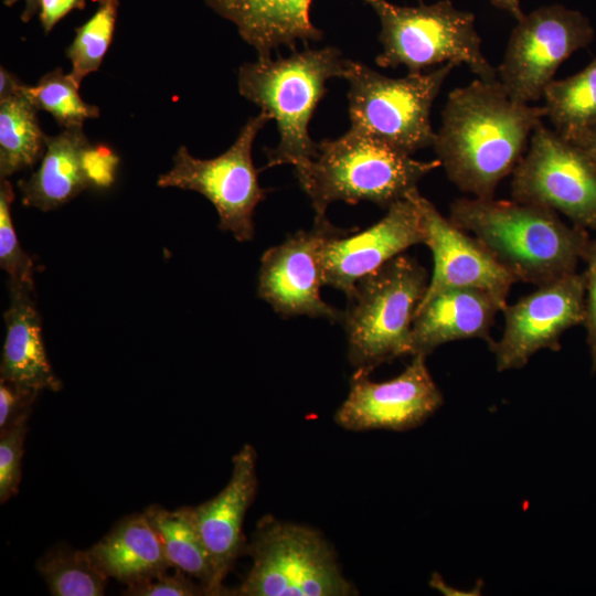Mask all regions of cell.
<instances>
[{
    "instance_id": "6da1fadb",
    "label": "cell",
    "mask_w": 596,
    "mask_h": 596,
    "mask_svg": "<svg viewBox=\"0 0 596 596\" xmlns=\"http://www.w3.org/2000/svg\"><path fill=\"white\" fill-rule=\"evenodd\" d=\"M544 117V106L514 102L498 79L476 78L449 93L433 148L459 190L493 199Z\"/></svg>"
},
{
    "instance_id": "7a4b0ae2",
    "label": "cell",
    "mask_w": 596,
    "mask_h": 596,
    "mask_svg": "<svg viewBox=\"0 0 596 596\" xmlns=\"http://www.w3.org/2000/svg\"><path fill=\"white\" fill-rule=\"evenodd\" d=\"M450 221L479 240L517 279L535 286L576 272L590 242L556 211L515 200L456 199Z\"/></svg>"
},
{
    "instance_id": "3957f363",
    "label": "cell",
    "mask_w": 596,
    "mask_h": 596,
    "mask_svg": "<svg viewBox=\"0 0 596 596\" xmlns=\"http://www.w3.org/2000/svg\"><path fill=\"white\" fill-rule=\"evenodd\" d=\"M438 167V159L416 160L350 128L336 139L318 142L317 156L296 166L295 173L316 216H324L337 201H369L389 209L417 190L419 180Z\"/></svg>"
},
{
    "instance_id": "277c9868",
    "label": "cell",
    "mask_w": 596,
    "mask_h": 596,
    "mask_svg": "<svg viewBox=\"0 0 596 596\" xmlns=\"http://www.w3.org/2000/svg\"><path fill=\"white\" fill-rule=\"evenodd\" d=\"M347 58L337 47L306 49L288 57L257 58L238 70L240 94L276 120L278 145L266 151L267 168L294 167L318 153L308 131L312 115L327 93L326 84L343 78Z\"/></svg>"
},
{
    "instance_id": "5b68a950",
    "label": "cell",
    "mask_w": 596,
    "mask_h": 596,
    "mask_svg": "<svg viewBox=\"0 0 596 596\" xmlns=\"http://www.w3.org/2000/svg\"><path fill=\"white\" fill-rule=\"evenodd\" d=\"M428 283L426 269L403 254L356 283L341 320L355 373L412 355L413 321Z\"/></svg>"
},
{
    "instance_id": "8992f818",
    "label": "cell",
    "mask_w": 596,
    "mask_h": 596,
    "mask_svg": "<svg viewBox=\"0 0 596 596\" xmlns=\"http://www.w3.org/2000/svg\"><path fill=\"white\" fill-rule=\"evenodd\" d=\"M380 19L381 67L405 66L409 74L423 73L445 63L461 64L483 81L498 79L481 50V38L469 11L455 8L450 0L417 7H401L387 0H362Z\"/></svg>"
},
{
    "instance_id": "52a82bcc",
    "label": "cell",
    "mask_w": 596,
    "mask_h": 596,
    "mask_svg": "<svg viewBox=\"0 0 596 596\" xmlns=\"http://www.w3.org/2000/svg\"><path fill=\"white\" fill-rule=\"evenodd\" d=\"M456 66L445 63L427 73L392 78L347 58L350 128L408 155L433 147L432 107Z\"/></svg>"
},
{
    "instance_id": "ba28073f",
    "label": "cell",
    "mask_w": 596,
    "mask_h": 596,
    "mask_svg": "<svg viewBox=\"0 0 596 596\" xmlns=\"http://www.w3.org/2000/svg\"><path fill=\"white\" fill-rule=\"evenodd\" d=\"M244 554L252 567L230 595L349 596L356 589L343 576L333 549L316 530L262 519Z\"/></svg>"
},
{
    "instance_id": "9c48e42d",
    "label": "cell",
    "mask_w": 596,
    "mask_h": 596,
    "mask_svg": "<svg viewBox=\"0 0 596 596\" xmlns=\"http://www.w3.org/2000/svg\"><path fill=\"white\" fill-rule=\"evenodd\" d=\"M269 119L272 116L265 110L251 117L234 143L212 159H198L180 146L172 168L159 175L157 185L201 193L214 205L220 230L232 233L238 242L253 240L255 209L266 198V190L259 185L252 149Z\"/></svg>"
},
{
    "instance_id": "30bf717a",
    "label": "cell",
    "mask_w": 596,
    "mask_h": 596,
    "mask_svg": "<svg viewBox=\"0 0 596 596\" xmlns=\"http://www.w3.org/2000/svg\"><path fill=\"white\" fill-rule=\"evenodd\" d=\"M590 21L562 4L543 6L517 21L498 81L511 99L531 104L543 98L561 64L594 39Z\"/></svg>"
},
{
    "instance_id": "8fae6325",
    "label": "cell",
    "mask_w": 596,
    "mask_h": 596,
    "mask_svg": "<svg viewBox=\"0 0 596 596\" xmlns=\"http://www.w3.org/2000/svg\"><path fill=\"white\" fill-rule=\"evenodd\" d=\"M512 199L550 207L596 230V168L585 153L540 123L512 172Z\"/></svg>"
},
{
    "instance_id": "7c38bea8",
    "label": "cell",
    "mask_w": 596,
    "mask_h": 596,
    "mask_svg": "<svg viewBox=\"0 0 596 596\" xmlns=\"http://www.w3.org/2000/svg\"><path fill=\"white\" fill-rule=\"evenodd\" d=\"M344 230L327 216H316L309 231L300 230L260 258L258 296L281 317L308 316L341 321L343 312L320 296L324 244Z\"/></svg>"
},
{
    "instance_id": "4fadbf2b",
    "label": "cell",
    "mask_w": 596,
    "mask_h": 596,
    "mask_svg": "<svg viewBox=\"0 0 596 596\" xmlns=\"http://www.w3.org/2000/svg\"><path fill=\"white\" fill-rule=\"evenodd\" d=\"M585 277L571 273L505 306L504 329L489 345L499 372L523 368L542 349L560 350V338L585 319Z\"/></svg>"
},
{
    "instance_id": "5bb4252c",
    "label": "cell",
    "mask_w": 596,
    "mask_h": 596,
    "mask_svg": "<svg viewBox=\"0 0 596 596\" xmlns=\"http://www.w3.org/2000/svg\"><path fill=\"white\" fill-rule=\"evenodd\" d=\"M443 403L426 356L416 354L400 375L385 382H373L369 374L354 372L349 394L336 412L334 421L352 432H404L423 424Z\"/></svg>"
},
{
    "instance_id": "9a60e30c",
    "label": "cell",
    "mask_w": 596,
    "mask_h": 596,
    "mask_svg": "<svg viewBox=\"0 0 596 596\" xmlns=\"http://www.w3.org/2000/svg\"><path fill=\"white\" fill-rule=\"evenodd\" d=\"M407 196L415 202L432 252L434 270L422 301L454 288H478L507 304L517 279L493 257L487 247L468 232L446 219L418 190Z\"/></svg>"
},
{
    "instance_id": "2e32d148",
    "label": "cell",
    "mask_w": 596,
    "mask_h": 596,
    "mask_svg": "<svg viewBox=\"0 0 596 596\" xmlns=\"http://www.w3.org/2000/svg\"><path fill=\"white\" fill-rule=\"evenodd\" d=\"M45 143L39 169L18 183L23 205L51 211L88 188L113 183L118 157L108 147L93 146L83 126L46 136Z\"/></svg>"
},
{
    "instance_id": "e0dca14e",
    "label": "cell",
    "mask_w": 596,
    "mask_h": 596,
    "mask_svg": "<svg viewBox=\"0 0 596 596\" xmlns=\"http://www.w3.org/2000/svg\"><path fill=\"white\" fill-rule=\"evenodd\" d=\"M330 238L322 251V281L347 297L356 283L408 247L424 243L418 209L409 196L393 203L377 223L356 234Z\"/></svg>"
},
{
    "instance_id": "ac0fdd59",
    "label": "cell",
    "mask_w": 596,
    "mask_h": 596,
    "mask_svg": "<svg viewBox=\"0 0 596 596\" xmlns=\"http://www.w3.org/2000/svg\"><path fill=\"white\" fill-rule=\"evenodd\" d=\"M256 459L254 447L244 445L233 457L232 475L222 491L202 504L189 507L222 584L247 544L242 530L257 490Z\"/></svg>"
},
{
    "instance_id": "d6986e66",
    "label": "cell",
    "mask_w": 596,
    "mask_h": 596,
    "mask_svg": "<svg viewBox=\"0 0 596 596\" xmlns=\"http://www.w3.org/2000/svg\"><path fill=\"white\" fill-rule=\"evenodd\" d=\"M507 304L478 288H454L421 301L412 328V355L427 356L438 347L462 339L492 342L490 330Z\"/></svg>"
},
{
    "instance_id": "ffe728a7",
    "label": "cell",
    "mask_w": 596,
    "mask_h": 596,
    "mask_svg": "<svg viewBox=\"0 0 596 596\" xmlns=\"http://www.w3.org/2000/svg\"><path fill=\"white\" fill-rule=\"evenodd\" d=\"M216 13L235 24L241 38L258 58L270 57L286 45L292 51L301 41H320L323 33L310 20L313 0H204Z\"/></svg>"
},
{
    "instance_id": "44dd1931",
    "label": "cell",
    "mask_w": 596,
    "mask_h": 596,
    "mask_svg": "<svg viewBox=\"0 0 596 596\" xmlns=\"http://www.w3.org/2000/svg\"><path fill=\"white\" fill-rule=\"evenodd\" d=\"M9 291L10 305L3 315L6 338L0 379L36 392H56L62 384L46 356L33 287L9 285Z\"/></svg>"
},
{
    "instance_id": "7402d4cb",
    "label": "cell",
    "mask_w": 596,
    "mask_h": 596,
    "mask_svg": "<svg viewBox=\"0 0 596 596\" xmlns=\"http://www.w3.org/2000/svg\"><path fill=\"white\" fill-rule=\"evenodd\" d=\"M87 551L104 574L127 585L148 581L171 567L145 512L118 521Z\"/></svg>"
},
{
    "instance_id": "603a6c76",
    "label": "cell",
    "mask_w": 596,
    "mask_h": 596,
    "mask_svg": "<svg viewBox=\"0 0 596 596\" xmlns=\"http://www.w3.org/2000/svg\"><path fill=\"white\" fill-rule=\"evenodd\" d=\"M157 531L171 567L201 583L209 596L230 595L219 581L212 558L192 521L189 507L170 511L160 504L145 510Z\"/></svg>"
},
{
    "instance_id": "cb8c5ba5",
    "label": "cell",
    "mask_w": 596,
    "mask_h": 596,
    "mask_svg": "<svg viewBox=\"0 0 596 596\" xmlns=\"http://www.w3.org/2000/svg\"><path fill=\"white\" fill-rule=\"evenodd\" d=\"M23 85L20 92L0 98L1 179L33 167L46 149L38 109L24 94Z\"/></svg>"
},
{
    "instance_id": "d4e9b609",
    "label": "cell",
    "mask_w": 596,
    "mask_h": 596,
    "mask_svg": "<svg viewBox=\"0 0 596 596\" xmlns=\"http://www.w3.org/2000/svg\"><path fill=\"white\" fill-rule=\"evenodd\" d=\"M543 98L546 117L563 138L571 141L596 125V57L581 72L553 79Z\"/></svg>"
},
{
    "instance_id": "484cf974",
    "label": "cell",
    "mask_w": 596,
    "mask_h": 596,
    "mask_svg": "<svg viewBox=\"0 0 596 596\" xmlns=\"http://www.w3.org/2000/svg\"><path fill=\"white\" fill-rule=\"evenodd\" d=\"M36 568L54 596H102L109 578L87 550L67 545L49 550L39 558Z\"/></svg>"
},
{
    "instance_id": "4316f807",
    "label": "cell",
    "mask_w": 596,
    "mask_h": 596,
    "mask_svg": "<svg viewBox=\"0 0 596 596\" xmlns=\"http://www.w3.org/2000/svg\"><path fill=\"white\" fill-rule=\"evenodd\" d=\"M79 85L61 67L46 73L33 85H23V92L38 110L51 114L62 128L83 126L85 120L98 118L100 109L85 103Z\"/></svg>"
},
{
    "instance_id": "83f0119b",
    "label": "cell",
    "mask_w": 596,
    "mask_h": 596,
    "mask_svg": "<svg viewBox=\"0 0 596 596\" xmlns=\"http://www.w3.org/2000/svg\"><path fill=\"white\" fill-rule=\"evenodd\" d=\"M93 15L75 29V38L66 47L71 61V77L81 86L82 81L96 72L111 44L119 0H95Z\"/></svg>"
},
{
    "instance_id": "f1b7e54d",
    "label": "cell",
    "mask_w": 596,
    "mask_h": 596,
    "mask_svg": "<svg viewBox=\"0 0 596 596\" xmlns=\"http://www.w3.org/2000/svg\"><path fill=\"white\" fill-rule=\"evenodd\" d=\"M14 200L8 179L0 182V266L9 276V285L33 287V262L22 249L11 216Z\"/></svg>"
},
{
    "instance_id": "f546056e",
    "label": "cell",
    "mask_w": 596,
    "mask_h": 596,
    "mask_svg": "<svg viewBox=\"0 0 596 596\" xmlns=\"http://www.w3.org/2000/svg\"><path fill=\"white\" fill-rule=\"evenodd\" d=\"M25 416L0 433V502L6 503L19 491L22 476L23 446L28 432Z\"/></svg>"
},
{
    "instance_id": "4dcf8cb0",
    "label": "cell",
    "mask_w": 596,
    "mask_h": 596,
    "mask_svg": "<svg viewBox=\"0 0 596 596\" xmlns=\"http://www.w3.org/2000/svg\"><path fill=\"white\" fill-rule=\"evenodd\" d=\"M175 568L174 574L167 571L141 583L128 585L124 595L128 596H202L209 593L201 583Z\"/></svg>"
},
{
    "instance_id": "1f68e13d",
    "label": "cell",
    "mask_w": 596,
    "mask_h": 596,
    "mask_svg": "<svg viewBox=\"0 0 596 596\" xmlns=\"http://www.w3.org/2000/svg\"><path fill=\"white\" fill-rule=\"evenodd\" d=\"M39 393L0 379V433L9 429L19 419L31 415L32 405Z\"/></svg>"
},
{
    "instance_id": "d6a6232c",
    "label": "cell",
    "mask_w": 596,
    "mask_h": 596,
    "mask_svg": "<svg viewBox=\"0 0 596 596\" xmlns=\"http://www.w3.org/2000/svg\"><path fill=\"white\" fill-rule=\"evenodd\" d=\"M583 260L586 263L585 319L587 344L592 358V370L596 372V240H590Z\"/></svg>"
},
{
    "instance_id": "836d02e7",
    "label": "cell",
    "mask_w": 596,
    "mask_h": 596,
    "mask_svg": "<svg viewBox=\"0 0 596 596\" xmlns=\"http://www.w3.org/2000/svg\"><path fill=\"white\" fill-rule=\"evenodd\" d=\"M85 0H41L39 19L43 31L49 34L71 11L83 10Z\"/></svg>"
},
{
    "instance_id": "e575fe53",
    "label": "cell",
    "mask_w": 596,
    "mask_h": 596,
    "mask_svg": "<svg viewBox=\"0 0 596 596\" xmlns=\"http://www.w3.org/2000/svg\"><path fill=\"white\" fill-rule=\"evenodd\" d=\"M571 142L577 146L596 168V125L582 131Z\"/></svg>"
},
{
    "instance_id": "d590c367",
    "label": "cell",
    "mask_w": 596,
    "mask_h": 596,
    "mask_svg": "<svg viewBox=\"0 0 596 596\" xmlns=\"http://www.w3.org/2000/svg\"><path fill=\"white\" fill-rule=\"evenodd\" d=\"M23 83H21L12 73L0 67V98L10 96L21 91Z\"/></svg>"
},
{
    "instance_id": "8d00e7d4",
    "label": "cell",
    "mask_w": 596,
    "mask_h": 596,
    "mask_svg": "<svg viewBox=\"0 0 596 596\" xmlns=\"http://www.w3.org/2000/svg\"><path fill=\"white\" fill-rule=\"evenodd\" d=\"M490 3L512 15L517 21L521 20L525 13L521 9V0H489Z\"/></svg>"
},
{
    "instance_id": "74e56055",
    "label": "cell",
    "mask_w": 596,
    "mask_h": 596,
    "mask_svg": "<svg viewBox=\"0 0 596 596\" xmlns=\"http://www.w3.org/2000/svg\"><path fill=\"white\" fill-rule=\"evenodd\" d=\"M20 0H3V4L6 7H12ZM25 2V8L21 14V20L23 22H29L35 13L40 10V2L41 0H23Z\"/></svg>"
}]
</instances>
